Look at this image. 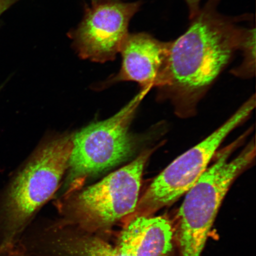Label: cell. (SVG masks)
Instances as JSON below:
<instances>
[{"mask_svg": "<svg viewBox=\"0 0 256 256\" xmlns=\"http://www.w3.org/2000/svg\"><path fill=\"white\" fill-rule=\"evenodd\" d=\"M220 0H210L178 40L169 42L167 57L156 86L175 98L200 94L216 79L236 50L247 30L220 14Z\"/></svg>", "mask_w": 256, "mask_h": 256, "instance_id": "cell-1", "label": "cell"}, {"mask_svg": "<svg viewBox=\"0 0 256 256\" xmlns=\"http://www.w3.org/2000/svg\"><path fill=\"white\" fill-rule=\"evenodd\" d=\"M72 147L68 136L46 143L0 195V249L14 250L42 208L56 196Z\"/></svg>", "mask_w": 256, "mask_h": 256, "instance_id": "cell-2", "label": "cell"}, {"mask_svg": "<svg viewBox=\"0 0 256 256\" xmlns=\"http://www.w3.org/2000/svg\"><path fill=\"white\" fill-rule=\"evenodd\" d=\"M152 151L96 184L66 192L54 202L58 218L107 238L116 224L135 212L144 168Z\"/></svg>", "mask_w": 256, "mask_h": 256, "instance_id": "cell-3", "label": "cell"}, {"mask_svg": "<svg viewBox=\"0 0 256 256\" xmlns=\"http://www.w3.org/2000/svg\"><path fill=\"white\" fill-rule=\"evenodd\" d=\"M244 136L216 154L215 161L188 190L179 210L181 256H200L222 201L234 181L254 162L256 146L250 142L232 155Z\"/></svg>", "mask_w": 256, "mask_h": 256, "instance_id": "cell-4", "label": "cell"}, {"mask_svg": "<svg viewBox=\"0 0 256 256\" xmlns=\"http://www.w3.org/2000/svg\"><path fill=\"white\" fill-rule=\"evenodd\" d=\"M152 88H142L126 106L110 119L90 124L72 138L69 174L62 192L83 187L88 178L130 158L136 143L130 126L136 108Z\"/></svg>", "mask_w": 256, "mask_h": 256, "instance_id": "cell-5", "label": "cell"}, {"mask_svg": "<svg viewBox=\"0 0 256 256\" xmlns=\"http://www.w3.org/2000/svg\"><path fill=\"white\" fill-rule=\"evenodd\" d=\"M255 106L254 96L210 136L163 170L140 198L132 215L150 216L186 194L206 171L224 140L247 119Z\"/></svg>", "mask_w": 256, "mask_h": 256, "instance_id": "cell-6", "label": "cell"}, {"mask_svg": "<svg viewBox=\"0 0 256 256\" xmlns=\"http://www.w3.org/2000/svg\"><path fill=\"white\" fill-rule=\"evenodd\" d=\"M142 2L115 0L92 5L78 28L68 34L82 59L104 63L114 60L128 34L131 18Z\"/></svg>", "mask_w": 256, "mask_h": 256, "instance_id": "cell-7", "label": "cell"}, {"mask_svg": "<svg viewBox=\"0 0 256 256\" xmlns=\"http://www.w3.org/2000/svg\"><path fill=\"white\" fill-rule=\"evenodd\" d=\"M169 42L151 35L128 34L120 48L122 62L120 72L112 81L135 82L142 88L156 86L167 57Z\"/></svg>", "mask_w": 256, "mask_h": 256, "instance_id": "cell-8", "label": "cell"}, {"mask_svg": "<svg viewBox=\"0 0 256 256\" xmlns=\"http://www.w3.org/2000/svg\"><path fill=\"white\" fill-rule=\"evenodd\" d=\"M118 236L116 248L128 256H168L172 226L162 216L132 215Z\"/></svg>", "mask_w": 256, "mask_h": 256, "instance_id": "cell-9", "label": "cell"}, {"mask_svg": "<svg viewBox=\"0 0 256 256\" xmlns=\"http://www.w3.org/2000/svg\"><path fill=\"white\" fill-rule=\"evenodd\" d=\"M256 30L255 28L248 30L241 50L244 52L245 60L242 66L240 67L238 72L248 71L251 73L252 67L255 68L256 51Z\"/></svg>", "mask_w": 256, "mask_h": 256, "instance_id": "cell-10", "label": "cell"}, {"mask_svg": "<svg viewBox=\"0 0 256 256\" xmlns=\"http://www.w3.org/2000/svg\"><path fill=\"white\" fill-rule=\"evenodd\" d=\"M190 8V18H194L200 10V0H185Z\"/></svg>", "mask_w": 256, "mask_h": 256, "instance_id": "cell-11", "label": "cell"}, {"mask_svg": "<svg viewBox=\"0 0 256 256\" xmlns=\"http://www.w3.org/2000/svg\"><path fill=\"white\" fill-rule=\"evenodd\" d=\"M19 0H0V16Z\"/></svg>", "mask_w": 256, "mask_h": 256, "instance_id": "cell-12", "label": "cell"}, {"mask_svg": "<svg viewBox=\"0 0 256 256\" xmlns=\"http://www.w3.org/2000/svg\"><path fill=\"white\" fill-rule=\"evenodd\" d=\"M8 256H32L20 248H16Z\"/></svg>", "mask_w": 256, "mask_h": 256, "instance_id": "cell-13", "label": "cell"}, {"mask_svg": "<svg viewBox=\"0 0 256 256\" xmlns=\"http://www.w3.org/2000/svg\"><path fill=\"white\" fill-rule=\"evenodd\" d=\"M111 1H115V0H92V5H96L98 4H100V3Z\"/></svg>", "mask_w": 256, "mask_h": 256, "instance_id": "cell-14", "label": "cell"}, {"mask_svg": "<svg viewBox=\"0 0 256 256\" xmlns=\"http://www.w3.org/2000/svg\"><path fill=\"white\" fill-rule=\"evenodd\" d=\"M0 256H8V255L4 251L0 250Z\"/></svg>", "mask_w": 256, "mask_h": 256, "instance_id": "cell-15", "label": "cell"}]
</instances>
